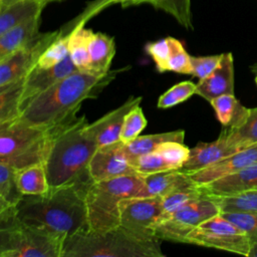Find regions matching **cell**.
Wrapping results in <instances>:
<instances>
[{
    "label": "cell",
    "instance_id": "d590c367",
    "mask_svg": "<svg viewBox=\"0 0 257 257\" xmlns=\"http://www.w3.org/2000/svg\"><path fill=\"white\" fill-rule=\"evenodd\" d=\"M220 214L242 230L252 245L257 244V213L229 212Z\"/></svg>",
    "mask_w": 257,
    "mask_h": 257
},
{
    "label": "cell",
    "instance_id": "f6af8a7d",
    "mask_svg": "<svg viewBox=\"0 0 257 257\" xmlns=\"http://www.w3.org/2000/svg\"><path fill=\"white\" fill-rule=\"evenodd\" d=\"M254 190H255V189H254ZM256 190H257V188H256Z\"/></svg>",
    "mask_w": 257,
    "mask_h": 257
},
{
    "label": "cell",
    "instance_id": "7c38bea8",
    "mask_svg": "<svg viewBox=\"0 0 257 257\" xmlns=\"http://www.w3.org/2000/svg\"><path fill=\"white\" fill-rule=\"evenodd\" d=\"M75 71H78V69L73 64L69 54L61 62L48 68H42L35 65L23 80L20 97V111L24 105L36 95Z\"/></svg>",
    "mask_w": 257,
    "mask_h": 257
},
{
    "label": "cell",
    "instance_id": "ba28073f",
    "mask_svg": "<svg viewBox=\"0 0 257 257\" xmlns=\"http://www.w3.org/2000/svg\"><path fill=\"white\" fill-rule=\"evenodd\" d=\"M220 213L216 203L207 195L160 219L154 227V235L160 240L187 243V237L194 229Z\"/></svg>",
    "mask_w": 257,
    "mask_h": 257
},
{
    "label": "cell",
    "instance_id": "b9f144b4",
    "mask_svg": "<svg viewBox=\"0 0 257 257\" xmlns=\"http://www.w3.org/2000/svg\"><path fill=\"white\" fill-rule=\"evenodd\" d=\"M249 257H257V244H253L251 246Z\"/></svg>",
    "mask_w": 257,
    "mask_h": 257
},
{
    "label": "cell",
    "instance_id": "3957f363",
    "mask_svg": "<svg viewBox=\"0 0 257 257\" xmlns=\"http://www.w3.org/2000/svg\"><path fill=\"white\" fill-rule=\"evenodd\" d=\"M87 123L77 115L56 130L44 162L50 189L92 181L88 166L98 148Z\"/></svg>",
    "mask_w": 257,
    "mask_h": 257
},
{
    "label": "cell",
    "instance_id": "9a60e30c",
    "mask_svg": "<svg viewBox=\"0 0 257 257\" xmlns=\"http://www.w3.org/2000/svg\"><path fill=\"white\" fill-rule=\"evenodd\" d=\"M142 96H130L120 106L107 112L91 123H87L88 132L93 136L97 148L113 145L120 142V133L127 112L139 105Z\"/></svg>",
    "mask_w": 257,
    "mask_h": 257
},
{
    "label": "cell",
    "instance_id": "ac0fdd59",
    "mask_svg": "<svg viewBox=\"0 0 257 257\" xmlns=\"http://www.w3.org/2000/svg\"><path fill=\"white\" fill-rule=\"evenodd\" d=\"M200 186L208 195L217 196L234 195L254 190L257 188V164Z\"/></svg>",
    "mask_w": 257,
    "mask_h": 257
},
{
    "label": "cell",
    "instance_id": "52a82bcc",
    "mask_svg": "<svg viewBox=\"0 0 257 257\" xmlns=\"http://www.w3.org/2000/svg\"><path fill=\"white\" fill-rule=\"evenodd\" d=\"M58 126L39 127L19 117L0 123V162L15 170L44 164Z\"/></svg>",
    "mask_w": 257,
    "mask_h": 257
},
{
    "label": "cell",
    "instance_id": "74e56055",
    "mask_svg": "<svg viewBox=\"0 0 257 257\" xmlns=\"http://www.w3.org/2000/svg\"><path fill=\"white\" fill-rule=\"evenodd\" d=\"M147 53L153 58L159 72L168 71V61L170 56L169 38H163L155 42H150L146 45Z\"/></svg>",
    "mask_w": 257,
    "mask_h": 257
},
{
    "label": "cell",
    "instance_id": "4dcf8cb0",
    "mask_svg": "<svg viewBox=\"0 0 257 257\" xmlns=\"http://www.w3.org/2000/svg\"><path fill=\"white\" fill-rule=\"evenodd\" d=\"M205 197H207V193L197 183L194 185L188 186L186 188L177 190L175 192H172L162 197L163 214L160 219L171 215L181 207L193 201H196Z\"/></svg>",
    "mask_w": 257,
    "mask_h": 257
},
{
    "label": "cell",
    "instance_id": "8992f818",
    "mask_svg": "<svg viewBox=\"0 0 257 257\" xmlns=\"http://www.w3.org/2000/svg\"><path fill=\"white\" fill-rule=\"evenodd\" d=\"M134 197H148L143 177L139 174L92 182L85 197L89 231L103 232L118 227L120 201Z\"/></svg>",
    "mask_w": 257,
    "mask_h": 257
},
{
    "label": "cell",
    "instance_id": "7402d4cb",
    "mask_svg": "<svg viewBox=\"0 0 257 257\" xmlns=\"http://www.w3.org/2000/svg\"><path fill=\"white\" fill-rule=\"evenodd\" d=\"M185 131H173L147 136H139L127 144H121L120 150L124 157L130 161L151 152H154L161 144L165 142L184 143Z\"/></svg>",
    "mask_w": 257,
    "mask_h": 257
},
{
    "label": "cell",
    "instance_id": "277c9868",
    "mask_svg": "<svg viewBox=\"0 0 257 257\" xmlns=\"http://www.w3.org/2000/svg\"><path fill=\"white\" fill-rule=\"evenodd\" d=\"M160 239L139 235L118 226L103 232L65 238L62 257H161Z\"/></svg>",
    "mask_w": 257,
    "mask_h": 257
},
{
    "label": "cell",
    "instance_id": "f35d334b",
    "mask_svg": "<svg viewBox=\"0 0 257 257\" xmlns=\"http://www.w3.org/2000/svg\"><path fill=\"white\" fill-rule=\"evenodd\" d=\"M221 59L222 54L209 56H191V74L198 77L199 79H204L216 69Z\"/></svg>",
    "mask_w": 257,
    "mask_h": 257
},
{
    "label": "cell",
    "instance_id": "d6986e66",
    "mask_svg": "<svg viewBox=\"0 0 257 257\" xmlns=\"http://www.w3.org/2000/svg\"><path fill=\"white\" fill-rule=\"evenodd\" d=\"M142 177L148 197H164L172 192L196 184L187 173L180 169L163 171Z\"/></svg>",
    "mask_w": 257,
    "mask_h": 257
},
{
    "label": "cell",
    "instance_id": "44dd1931",
    "mask_svg": "<svg viewBox=\"0 0 257 257\" xmlns=\"http://www.w3.org/2000/svg\"><path fill=\"white\" fill-rule=\"evenodd\" d=\"M47 0H21L0 8V34L11 27L41 15Z\"/></svg>",
    "mask_w": 257,
    "mask_h": 257
},
{
    "label": "cell",
    "instance_id": "2e32d148",
    "mask_svg": "<svg viewBox=\"0 0 257 257\" xmlns=\"http://www.w3.org/2000/svg\"><path fill=\"white\" fill-rule=\"evenodd\" d=\"M196 94L210 101L222 94H234V60L231 52L222 53L216 69L197 83Z\"/></svg>",
    "mask_w": 257,
    "mask_h": 257
},
{
    "label": "cell",
    "instance_id": "ffe728a7",
    "mask_svg": "<svg viewBox=\"0 0 257 257\" xmlns=\"http://www.w3.org/2000/svg\"><path fill=\"white\" fill-rule=\"evenodd\" d=\"M41 15L19 23L0 34V59L29 44L40 32Z\"/></svg>",
    "mask_w": 257,
    "mask_h": 257
},
{
    "label": "cell",
    "instance_id": "d6a6232c",
    "mask_svg": "<svg viewBox=\"0 0 257 257\" xmlns=\"http://www.w3.org/2000/svg\"><path fill=\"white\" fill-rule=\"evenodd\" d=\"M170 56L168 61V71L181 74H191L192 64L191 55L185 50L183 44L178 39L169 36Z\"/></svg>",
    "mask_w": 257,
    "mask_h": 257
},
{
    "label": "cell",
    "instance_id": "30bf717a",
    "mask_svg": "<svg viewBox=\"0 0 257 257\" xmlns=\"http://www.w3.org/2000/svg\"><path fill=\"white\" fill-rule=\"evenodd\" d=\"M59 32L56 30L39 33L29 44L0 59V87L23 79Z\"/></svg>",
    "mask_w": 257,
    "mask_h": 257
},
{
    "label": "cell",
    "instance_id": "8fae6325",
    "mask_svg": "<svg viewBox=\"0 0 257 257\" xmlns=\"http://www.w3.org/2000/svg\"><path fill=\"white\" fill-rule=\"evenodd\" d=\"M120 226L139 235L156 237L154 227L163 214L162 197L125 198L119 203Z\"/></svg>",
    "mask_w": 257,
    "mask_h": 257
},
{
    "label": "cell",
    "instance_id": "d4e9b609",
    "mask_svg": "<svg viewBox=\"0 0 257 257\" xmlns=\"http://www.w3.org/2000/svg\"><path fill=\"white\" fill-rule=\"evenodd\" d=\"M90 17L83 18L72 30L69 39V56L78 71L90 73L89 41L93 33L91 29L84 28V23Z\"/></svg>",
    "mask_w": 257,
    "mask_h": 257
},
{
    "label": "cell",
    "instance_id": "e575fe53",
    "mask_svg": "<svg viewBox=\"0 0 257 257\" xmlns=\"http://www.w3.org/2000/svg\"><path fill=\"white\" fill-rule=\"evenodd\" d=\"M147 125V118L144 114L142 106L136 105L125 115L123 125L120 133V142L127 144L138 138Z\"/></svg>",
    "mask_w": 257,
    "mask_h": 257
},
{
    "label": "cell",
    "instance_id": "8d00e7d4",
    "mask_svg": "<svg viewBox=\"0 0 257 257\" xmlns=\"http://www.w3.org/2000/svg\"><path fill=\"white\" fill-rule=\"evenodd\" d=\"M174 170L181 169L190 157V149L179 142H165L157 149Z\"/></svg>",
    "mask_w": 257,
    "mask_h": 257
},
{
    "label": "cell",
    "instance_id": "4fadbf2b",
    "mask_svg": "<svg viewBox=\"0 0 257 257\" xmlns=\"http://www.w3.org/2000/svg\"><path fill=\"white\" fill-rule=\"evenodd\" d=\"M121 144L118 142L96 150L88 166V172L93 182L138 174L122 154Z\"/></svg>",
    "mask_w": 257,
    "mask_h": 257
},
{
    "label": "cell",
    "instance_id": "836d02e7",
    "mask_svg": "<svg viewBox=\"0 0 257 257\" xmlns=\"http://www.w3.org/2000/svg\"><path fill=\"white\" fill-rule=\"evenodd\" d=\"M196 87L197 84L192 81H182L175 84L159 97L158 107L169 108L184 102L193 94H196Z\"/></svg>",
    "mask_w": 257,
    "mask_h": 257
},
{
    "label": "cell",
    "instance_id": "ee69618b",
    "mask_svg": "<svg viewBox=\"0 0 257 257\" xmlns=\"http://www.w3.org/2000/svg\"><path fill=\"white\" fill-rule=\"evenodd\" d=\"M255 82H256V84H257V73H256V76H255Z\"/></svg>",
    "mask_w": 257,
    "mask_h": 257
},
{
    "label": "cell",
    "instance_id": "9c48e42d",
    "mask_svg": "<svg viewBox=\"0 0 257 257\" xmlns=\"http://www.w3.org/2000/svg\"><path fill=\"white\" fill-rule=\"evenodd\" d=\"M187 243L248 257L252 246L245 233L221 214L206 220L194 229L188 235Z\"/></svg>",
    "mask_w": 257,
    "mask_h": 257
},
{
    "label": "cell",
    "instance_id": "cb8c5ba5",
    "mask_svg": "<svg viewBox=\"0 0 257 257\" xmlns=\"http://www.w3.org/2000/svg\"><path fill=\"white\" fill-rule=\"evenodd\" d=\"M223 126L238 127L245 122L249 108L241 104L234 94H222L209 101Z\"/></svg>",
    "mask_w": 257,
    "mask_h": 257
},
{
    "label": "cell",
    "instance_id": "603a6c76",
    "mask_svg": "<svg viewBox=\"0 0 257 257\" xmlns=\"http://www.w3.org/2000/svg\"><path fill=\"white\" fill-rule=\"evenodd\" d=\"M115 54L113 37L101 32H93L89 41L90 73L103 75L109 71V67Z\"/></svg>",
    "mask_w": 257,
    "mask_h": 257
},
{
    "label": "cell",
    "instance_id": "5bb4252c",
    "mask_svg": "<svg viewBox=\"0 0 257 257\" xmlns=\"http://www.w3.org/2000/svg\"><path fill=\"white\" fill-rule=\"evenodd\" d=\"M254 164H257V143L248 146L245 149H242L224 159H221L220 161L201 170L187 174L195 183L204 185Z\"/></svg>",
    "mask_w": 257,
    "mask_h": 257
},
{
    "label": "cell",
    "instance_id": "60d3db41",
    "mask_svg": "<svg viewBox=\"0 0 257 257\" xmlns=\"http://www.w3.org/2000/svg\"><path fill=\"white\" fill-rule=\"evenodd\" d=\"M17 1H21V0H0V8H3L11 3L17 2ZM48 2H54V1H61V0H47Z\"/></svg>",
    "mask_w": 257,
    "mask_h": 257
},
{
    "label": "cell",
    "instance_id": "7a4b0ae2",
    "mask_svg": "<svg viewBox=\"0 0 257 257\" xmlns=\"http://www.w3.org/2000/svg\"><path fill=\"white\" fill-rule=\"evenodd\" d=\"M93 181L76 182L40 196H25L17 207V217L64 238L88 232L86 192Z\"/></svg>",
    "mask_w": 257,
    "mask_h": 257
},
{
    "label": "cell",
    "instance_id": "4316f807",
    "mask_svg": "<svg viewBox=\"0 0 257 257\" xmlns=\"http://www.w3.org/2000/svg\"><path fill=\"white\" fill-rule=\"evenodd\" d=\"M208 195V194H207ZM218 206L221 213L252 212L257 213V190H250L234 195H208Z\"/></svg>",
    "mask_w": 257,
    "mask_h": 257
},
{
    "label": "cell",
    "instance_id": "ab89813d",
    "mask_svg": "<svg viewBox=\"0 0 257 257\" xmlns=\"http://www.w3.org/2000/svg\"><path fill=\"white\" fill-rule=\"evenodd\" d=\"M135 0H107L108 4H121L123 7L132 6Z\"/></svg>",
    "mask_w": 257,
    "mask_h": 257
},
{
    "label": "cell",
    "instance_id": "f546056e",
    "mask_svg": "<svg viewBox=\"0 0 257 257\" xmlns=\"http://www.w3.org/2000/svg\"><path fill=\"white\" fill-rule=\"evenodd\" d=\"M222 131L229 142L239 148L245 149L257 143V107L249 108V115L245 122L238 127H227Z\"/></svg>",
    "mask_w": 257,
    "mask_h": 257
},
{
    "label": "cell",
    "instance_id": "484cf974",
    "mask_svg": "<svg viewBox=\"0 0 257 257\" xmlns=\"http://www.w3.org/2000/svg\"><path fill=\"white\" fill-rule=\"evenodd\" d=\"M16 181L25 196L44 195L50 189L44 164L16 170Z\"/></svg>",
    "mask_w": 257,
    "mask_h": 257
},
{
    "label": "cell",
    "instance_id": "f1b7e54d",
    "mask_svg": "<svg viewBox=\"0 0 257 257\" xmlns=\"http://www.w3.org/2000/svg\"><path fill=\"white\" fill-rule=\"evenodd\" d=\"M23 79L0 87V123L12 121L20 115Z\"/></svg>",
    "mask_w": 257,
    "mask_h": 257
},
{
    "label": "cell",
    "instance_id": "7bdbcfd3",
    "mask_svg": "<svg viewBox=\"0 0 257 257\" xmlns=\"http://www.w3.org/2000/svg\"><path fill=\"white\" fill-rule=\"evenodd\" d=\"M251 70L253 71V72H255V73H257V63L256 64H254V65H252L251 66Z\"/></svg>",
    "mask_w": 257,
    "mask_h": 257
},
{
    "label": "cell",
    "instance_id": "5b68a950",
    "mask_svg": "<svg viewBox=\"0 0 257 257\" xmlns=\"http://www.w3.org/2000/svg\"><path fill=\"white\" fill-rule=\"evenodd\" d=\"M17 207L0 208V257H62L65 238L21 221Z\"/></svg>",
    "mask_w": 257,
    "mask_h": 257
},
{
    "label": "cell",
    "instance_id": "83f0119b",
    "mask_svg": "<svg viewBox=\"0 0 257 257\" xmlns=\"http://www.w3.org/2000/svg\"><path fill=\"white\" fill-rule=\"evenodd\" d=\"M150 4L173 16L186 29H194L192 22L191 0H135L133 5Z\"/></svg>",
    "mask_w": 257,
    "mask_h": 257
},
{
    "label": "cell",
    "instance_id": "6da1fadb",
    "mask_svg": "<svg viewBox=\"0 0 257 257\" xmlns=\"http://www.w3.org/2000/svg\"><path fill=\"white\" fill-rule=\"evenodd\" d=\"M127 68L108 71L103 75L75 71L26 103L19 118L44 128L67 122L77 116L76 112L84 100L97 97L117 73Z\"/></svg>",
    "mask_w": 257,
    "mask_h": 257
},
{
    "label": "cell",
    "instance_id": "e0dca14e",
    "mask_svg": "<svg viewBox=\"0 0 257 257\" xmlns=\"http://www.w3.org/2000/svg\"><path fill=\"white\" fill-rule=\"evenodd\" d=\"M240 150L233 146L224 132H222L214 142L200 143L193 149H190V157L180 170L185 173H193Z\"/></svg>",
    "mask_w": 257,
    "mask_h": 257
},
{
    "label": "cell",
    "instance_id": "1f68e13d",
    "mask_svg": "<svg viewBox=\"0 0 257 257\" xmlns=\"http://www.w3.org/2000/svg\"><path fill=\"white\" fill-rule=\"evenodd\" d=\"M24 197L17 185L16 170L0 162V207H17Z\"/></svg>",
    "mask_w": 257,
    "mask_h": 257
}]
</instances>
